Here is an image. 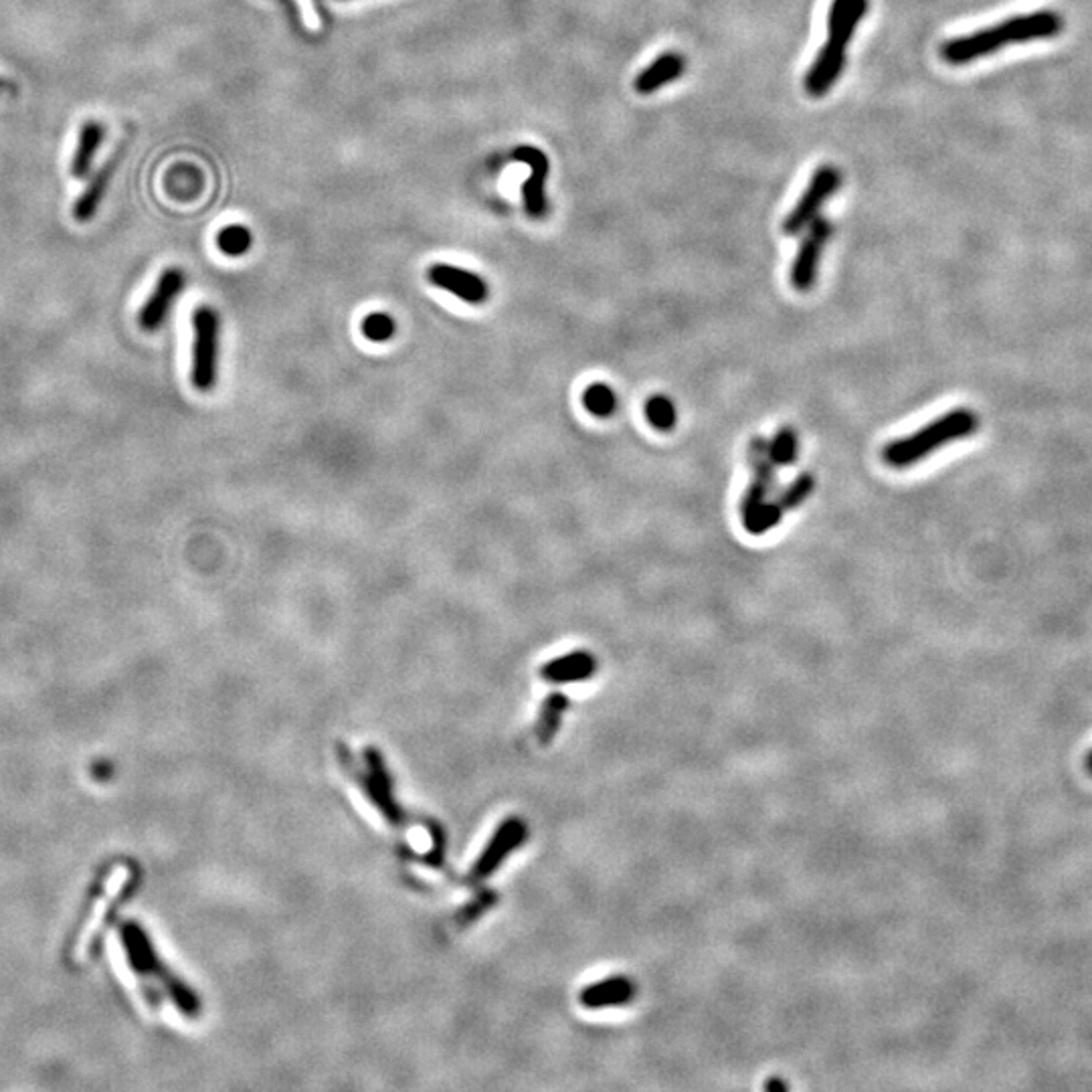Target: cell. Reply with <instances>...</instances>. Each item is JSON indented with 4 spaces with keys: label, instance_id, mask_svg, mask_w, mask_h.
Returning a JSON list of instances; mask_svg holds the SVG:
<instances>
[{
    "label": "cell",
    "instance_id": "obj_16",
    "mask_svg": "<svg viewBox=\"0 0 1092 1092\" xmlns=\"http://www.w3.org/2000/svg\"><path fill=\"white\" fill-rule=\"evenodd\" d=\"M118 161H120V156L106 162L97 170L96 177L92 178V182L87 185V189L80 194V199H78V203L73 207V217H76L78 223H90L96 217L97 209H99L104 196L108 193V187L112 182Z\"/></svg>",
    "mask_w": 1092,
    "mask_h": 1092
},
{
    "label": "cell",
    "instance_id": "obj_18",
    "mask_svg": "<svg viewBox=\"0 0 1092 1092\" xmlns=\"http://www.w3.org/2000/svg\"><path fill=\"white\" fill-rule=\"evenodd\" d=\"M569 705L571 702H569V698L562 692H550L545 700H543V707H541V712H538V721H536V726H534L536 740L543 747H548L555 740V737H557V733L561 728L562 714L569 710Z\"/></svg>",
    "mask_w": 1092,
    "mask_h": 1092
},
{
    "label": "cell",
    "instance_id": "obj_19",
    "mask_svg": "<svg viewBox=\"0 0 1092 1092\" xmlns=\"http://www.w3.org/2000/svg\"><path fill=\"white\" fill-rule=\"evenodd\" d=\"M797 455H800V437L791 427H781L769 441V458L773 464L777 467L793 466Z\"/></svg>",
    "mask_w": 1092,
    "mask_h": 1092
},
{
    "label": "cell",
    "instance_id": "obj_14",
    "mask_svg": "<svg viewBox=\"0 0 1092 1092\" xmlns=\"http://www.w3.org/2000/svg\"><path fill=\"white\" fill-rule=\"evenodd\" d=\"M597 670V659L587 650H577L564 654L561 658L550 659L541 668V675L548 684H571L589 680Z\"/></svg>",
    "mask_w": 1092,
    "mask_h": 1092
},
{
    "label": "cell",
    "instance_id": "obj_6",
    "mask_svg": "<svg viewBox=\"0 0 1092 1092\" xmlns=\"http://www.w3.org/2000/svg\"><path fill=\"white\" fill-rule=\"evenodd\" d=\"M193 385L209 393L217 385L219 372V337L221 320L217 310L209 305L196 308L193 314Z\"/></svg>",
    "mask_w": 1092,
    "mask_h": 1092
},
{
    "label": "cell",
    "instance_id": "obj_20",
    "mask_svg": "<svg viewBox=\"0 0 1092 1092\" xmlns=\"http://www.w3.org/2000/svg\"><path fill=\"white\" fill-rule=\"evenodd\" d=\"M583 405L595 418L608 419L617 411V397L611 386L595 383L583 393Z\"/></svg>",
    "mask_w": 1092,
    "mask_h": 1092
},
{
    "label": "cell",
    "instance_id": "obj_17",
    "mask_svg": "<svg viewBox=\"0 0 1092 1092\" xmlns=\"http://www.w3.org/2000/svg\"><path fill=\"white\" fill-rule=\"evenodd\" d=\"M104 138H106V128L96 122V120H87L80 128V136H78V146H76V152H73V161H71V175L76 178H85L90 175L94 161H96L97 152L104 145Z\"/></svg>",
    "mask_w": 1092,
    "mask_h": 1092
},
{
    "label": "cell",
    "instance_id": "obj_27",
    "mask_svg": "<svg viewBox=\"0 0 1092 1092\" xmlns=\"http://www.w3.org/2000/svg\"><path fill=\"white\" fill-rule=\"evenodd\" d=\"M763 1089H765V1091H788V1082H783L781 1078L775 1077L772 1078V1080H767V1082L763 1084Z\"/></svg>",
    "mask_w": 1092,
    "mask_h": 1092
},
{
    "label": "cell",
    "instance_id": "obj_13",
    "mask_svg": "<svg viewBox=\"0 0 1092 1092\" xmlns=\"http://www.w3.org/2000/svg\"><path fill=\"white\" fill-rule=\"evenodd\" d=\"M636 997V985L626 975H611L608 980L597 981L581 989L578 1001L587 1010H603L626 1006Z\"/></svg>",
    "mask_w": 1092,
    "mask_h": 1092
},
{
    "label": "cell",
    "instance_id": "obj_29",
    "mask_svg": "<svg viewBox=\"0 0 1092 1092\" xmlns=\"http://www.w3.org/2000/svg\"><path fill=\"white\" fill-rule=\"evenodd\" d=\"M1087 769H1089V772H1091L1092 775V751L1091 755L1087 756Z\"/></svg>",
    "mask_w": 1092,
    "mask_h": 1092
},
{
    "label": "cell",
    "instance_id": "obj_9",
    "mask_svg": "<svg viewBox=\"0 0 1092 1092\" xmlns=\"http://www.w3.org/2000/svg\"><path fill=\"white\" fill-rule=\"evenodd\" d=\"M830 237H832V223L825 217H816L807 226L804 242L800 245L797 258L791 268V286L797 291H809L816 286L821 249L830 242Z\"/></svg>",
    "mask_w": 1092,
    "mask_h": 1092
},
{
    "label": "cell",
    "instance_id": "obj_11",
    "mask_svg": "<svg viewBox=\"0 0 1092 1092\" xmlns=\"http://www.w3.org/2000/svg\"><path fill=\"white\" fill-rule=\"evenodd\" d=\"M185 284H187V277L178 268H168L166 272H162L156 288L146 300V304L140 310V316H138V322L146 332L159 330L166 322L170 308L175 305L178 296L185 289Z\"/></svg>",
    "mask_w": 1092,
    "mask_h": 1092
},
{
    "label": "cell",
    "instance_id": "obj_8",
    "mask_svg": "<svg viewBox=\"0 0 1092 1092\" xmlns=\"http://www.w3.org/2000/svg\"><path fill=\"white\" fill-rule=\"evenodd\" d=\"M840 170L832 166V164H823L816 170V175L809 180L805 193L802 194L800 203L795 205V209L791 210L783 223V231L786 235H797L802 233L807 226L818 217L819 209L823 207V203L837 191L840 187Z\"/></svg>",
    "mask_w": 1092,
    "mask_h": 1092
},
{
    "label": "cell",
    "instance_id": "obj_10",
    "mask_svg": "<svg viewBox=\"0 0 1092 1092\" xmlns=\"http://www.w3.org/2000/svg\"><path fill=\"white\" fill-rule=\"evenodd\" d=\"M427 277L435 288L453 294L467 304H483L490 296V288H488L486 279H482L478 273L467 272V270H462L451 263H434L427 272Z\"/></svg>",
    "mask_w": 1092,
    "mask_h": 1092
},
{
    "label": "cell",
    "instance_id": "obj_25",
    "mask_svg": "<svg viewBox=\"0 0 1092 1092\" xmlns=\"http://www.w3.org/2000/svg\"><path fill=\"white\" fill-rule=\"evenodd\" d=\"M783 513H786V510L781 508V504H779L777 500H772V502L767 500V502L761 506V510H759V515H756L755 522H753V527H751V531L749 532H751V534H765V532L772 531L773 527H777V524L781 522V516H783Z\"/></svg>",
    "mask_w": 1092,
    "mask_h": 1092
},
{
    "label": "cell",
    "instance_id": "obj_26",
    "mask_svg": "<svg viewBox=\"0 0 1092 1092\" xmlns=\"http://www.w3.org/2000/svg\"><path fill=\"white\" fill-rule=\"evenodd\" d=\"M494 900H496V897H494L492 892H488V895L480 897V900H476V902L467 904L466 909L462 911V920H464L466 925L467 923H474L478 916L482 915L483 911H488V909L494 904Z\"/></svg>",
    "mask_w": 1092,
    "mask_h": 1092
},
{
    "label": "cell",
    "instance_id": "obj_2",
    "mask_svg": "<svg viewBox=\"0 0 1092 1092\" xmlns=\"http://www.w3.org/2000/svg\"><path fill=\"white\" fill-rule=\"evenodd\" d=\"M868 0H834L828 16V41L819 51L814 65L805 76V92L811 97H823L846 67V51L851 37L866 16Z\"/></svg>",
    "mask_w": 1092,
    "mask_h": 1092
},
{
    "label": "cell",
    "instance_id": "obj_1",
    "mask_svg": "<svg viewBox=\"0 0 1092 1092\" xmlns=\"http://www.w3.org/2000/svg\"><path fill=\"white\" fill-rule=\"evenodd\" d=\"M1064 31V18L1056 11H1034L997 23L989 29L948 39L941 45V57L948 65H967L994 55L1010 45L1054 39Z\"/></svg>",
    "mask_w": 1092,
    "mask_h": 1092
},
{
    "label": "cell",
    "instance_id": "obj_5",
    "mask_svg": "<svg viewBox=\"0 0 1092 1092\" xmlns=\"http://www.w3.org/2000/svg\"><path fill=\"white\" fill-rule=\"evenodd\" d=\"M340 756L344 761V765L353 772V777L360 783V789L365 791V795L369 797L370 804L374 805L383 818L395 825V828H405L407 825V816L401 809V805L397 804L395 800V793H393V781H391V775L386 772L385 761L383 755L367 747L365 749V769H358L354 767L353 759L349 755V751L344 747H340Z\"/></svg>",
    "mask_w": 1092,
    "mask_h": 1092
},
{
    "label": "cell",
    "instance_id": "obj_15",
    "mask_svg": "<svg viewBox=\"0 0 1092 1092\" xmlns=\"http://www.w3.org/2000/svg\"><path fill=\"white\" fill-rule=\"evenodd\" d=\"M684 71H686V59L680 53L668 51V53H661L654 64L642 69V73L636 78L633 85H636L638 94L650 96V94H656L659 87L680 80L684 76Z\"/></svg>",
    "mask_w": 1092,
    "mask_h": 1092
},
{
    "label": "cell",
    "instance_id": "obj_28",
    "mask_svg": "<svg viewBox=\"0 0 1092 1092\" xmlns=\"http://www.w3.org/2000/svg\"><path fill=\"white\" fill-rule=\"evenodd\" d=\"M13 92H15V87L9 81L0 80V96L2 94H13Z\"/></svg>",
    "mask_w": 1092,
    "mask_h": 1092
},
{
    "label": "cell",
    "instance_id": "obj_21",
    "mask_svg": "<svg viewBox=\"0 0 1092 1092\" xmlns=\"http://www.w3.org/2000/svg\"><path fill=\"white\" fill-rule=\"evenodd\" d=\"M251 243H254L251 231L243 226L226 227L217 235V247L229 258H240L243 254H247Z\"/></svg>",
    "mask_w": 1092,
    "mask_h": 1092
},
{
    "label": "cell",
    "instance_id": "obj_3",
    "mask_svg": "<svg viewBox=\"0 0 1092 1092\" xmlns=\"http://www.w3.org/2000/svg\"><path fill=\"white\" fill-rule=\"evenodd\" d=\"M122 947L128 957V965L140 980L154 981L161 985L162 992L177 1006L187 1018L201 1015V999L193 989L177 978L166 964L162 961L156 947L152 945L148 932L134 920L120 927Z\"/></svg>",
    "mask_w": 1092,
    "mask_h": 1092
},
{
    "label": "cell",
    "instance_id": "obj_4",
    "mask_svg": "<svg viewBox=\"0 0 1092 1092\" xmlns=\"http://www.w3.org/2000/svg\"><path fill=\"white\" fill-rule=\"evenodd\" d=\"M980 427V418L969 409H953L943 418L934 419L929 425L920 427L913 435H906L888 443L883 451L884 462L890 467L915 466L932 451L945 448L951 441L965 439L975 434Z\"/></svg>",
    "mask_w": 1092,
    "mask_h": 1092
},
{
    "label": "cell",
    "instance_id": "obj_12",
    "mask_svg": "<svg viewBox=\"0 0 1092 1092\" xmlns=\"http://www.w3.org/2000/svg\"><path fill=\"white\" fill-rule=\"evenodd\" d=\"M515 159L531 166V177L524 182L522 196L524 207L532 219H543L548 210L546 205L545 182L550 170V162L546 159L545 152L534 146H520L515 150Z\"/></svg>",
    "mask_w": 1092,
    "mask_h": 1092
},
{
    "label": "cell",
    "instance_id": "obj_24",
    "mask_svg": "<svg viewBox=\"0 0 1092 1092\" xmlns=\"http://www.w3.org/2000/svg\"><path fill=\"white\" fill-rule=\"evenodd\" d=\"M397 332V322L386 312H372L363 320V335L372 342H388Z\"/></svg>",
    "mask_w": 1092,
    "mask_h": 1092
},
{
    "label": "cell",
    "instance_id": "obj_22",
    "mask_svg": "<svg viewBox=\"0 0 1092 1092\" xmlns=\"http://www.w3.org/2000/svg\"><path fill=\"white\" fill-rule=\"evenodd\" d=\"M814 488H816V478H814V474H807V472H804V474H800L793 482L789 483L786 490L777 492V494H775V500L781 504V508H783V510H791V508L802 506L805 500L811 496Z\"/></svg>",
    "mask_w": 1092,
    "mask_h": 1092
},
{
    "label": "cell",
    "instance_id": "obj_7",
    "mask_svg": "<svg viewBox=\"0 0 1092 1092\" xmlns=\"http://www.w3.org/2000/svg\"><path fill=\"white\" fill-rule=\"evenodd\" d=\"M527 837H529V828L522 819H504L490 837V842L486 844L482 854L478 856L476 864L469 872V881L486 883L506 862V858L527 842Z\"/></svg>",
    "mask_w": 1092,
    "mask_h": 1092
},
{
    "label": "cell",
    "instance_id": "obj_23",
    "mask_svg": "<svg viewBox=\"0 0 1092 1092\" xmlns=\"http://www.w3.org/2000/svg\"><path fill=\"white\" fill-rule=\"evenodd\" d=\"M645 418L647 421L659 429V432H670L675 425V407L674 402L670 401L666 395H654L645 401Z\"/></svg>",
    "mask_w": 1092,
    "mask_h": 1092
}]
</instances>
